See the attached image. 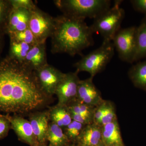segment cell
Here are the masks:
<instances>
[{
  "label": "cell",
  "instance_id": "obj_31",
  "mask_svg": "<svg viewBox=\"0 0 146 146\" xmlns=\"http://www.w3.org/2000/svg\"><path fill=\"white\" fill-rule=\"evenodd\" d=\"M78 146L77 145H76L75 144L73 143L72 144H69V145H68V146Z\"/></svg>",
  "mask_w": 146,
  "mask_h": 146
},
{
  "label": "cell",
  "instance_id": "obj_25",
  "mask_svg": "<svg viewBox=\"0 0 146 146\" xmlns=\"http://www.w3.org/2000/svg\"><path fill=\"white\" fill-rule=\"evenodd\" d=\"M11 129V125L8 114H0V139H3L8 135Z\"/></svg>",
  "mask_w": 146,
  "mask_h": 146
},
{
  "label": "cell",
  "instance_id": "obj_11",
  "mask_svg": "<svg viewBox=\"0 0 146 146\" xmlns=\"http://www.w3.org/2000/svg\"><path fill=\"white\" fill-rule=\"evenodd\" d=\"M28 116L39 145H47V133L50 122L48 110H37L31 112Z\"/></svg>",
  "mask_w": 146,
  "mask_h": 146
},
{
  "label": "cell",
  "instance_id": "obj_2",
  "mask_svg": "<svg viewBox=\"0 0 146 146\" xmlns=\"http://www.w3.org/2000/svg\"><path fill=\"white\" fill-rule=\"evenodd\" d=\"M51 38L52 53L81 55L82 51L94 44L90 26L83 19L62 14L54 18Z\"/></svg>",
  "mask_w": 146,
  "mask_h": 146
},
{
  "label": "cell",
  "instance_id": "obj_16",
  "mask_svg": "<svg viewBox=\"0 0 146 146\" xmlns=\"http://www.w3.org/2000/svg\"><path fill=\"white\" fill-rule=\"evenodd\" d=\"M48 110L50 122L56 124L63 129L72 121L70 113L67 106L57 104L53 106H48Z\"/></svg>",
  "mask_w": 146,
  "mask_h": 146
},
{
  "label": "cell",
  "instance_id": "obj_22",
  "mask_svg": "<svg viewBox=\"0 0 146 146\" xmlns=\"http://www.w3.org/2000/svg\"><path fill=\"white\" fill-rule=\"evenodd\" d=\"M11 41L23 42L32 46L39 43L29 29L23 31L10 32L8 33Z\"/></svg>",
  "mask_w": 146,
  "mask_h": 146
},
{
  "label": "cell",
  "instance_id": "obj_13",
  "mask_svg": "<svg viewBox=\"0 0 146 146\" xmlns=\"http://www.w3.org/2000/svg\"><path fill=\"white\" fill-rule=\"evenodd\" d=\"M23 63L34 71L48 64L46 43H38L32 46Z\"/></svg>",
  "mask_w": 146,
  "mask_h": 146
},
{
  "label": "cell",
  "instance_id": "obj_6",
  "mask_svg": "<svg viewBox=\"0 0 146 146\" xmlns=\"http://www.w3.org/2000/svg\"><path fill=\"white\" fill-rule=\"evenodd\" d=\"M137 27L120 29L115 35L112 42L121 60L127 63L135 62L136 50Z\"/></svg>",
  "mask_w": 146,
  "mask_h": 146
},
{
  "label": "cell",
  "instance_id": "obj_33",
  "mask_svg": "<svg viewBox=\"0 0 146 146\" xmlns=\"http://www.w3.org/2000/svg\"><path fill=\"white\" fill-rule=\"evenodd\" d=\"M101 146L100 145H99V146Z\"/></svg>",
  "mask_w": 146,
  "mask_h": 146
},
{
  "label": "cell",
  "instance_id": "obj_28",
  "mask_svg": "<svg viewBox=\"0 0 146 146\" xmlns=\"http://www.w3.org/2000/svg\"><path fill=\"white\" fill-rule=\"evenodd\" d=\"M130 2L135 10L146 15V0H132Z\"/></svg>",
  "mask_w": 146,
  "mask_h": 146
},
{
  "label": "cell",
  "instance_id": "obj_14",
  "mask_svg": "<svg viewBox=\"0 0 146 146\" xmlns=\"http://www.w3.org/2000/svg\"><path fill=\"white\" fill-rule=\"evenodd\" d=\"M31 11L23 8H12L9 18L7 32L23 31L28 29Z\"/></svg>",
  "mask_w": 146,
  "mask_h": 146
},
{
  "label": "cell",
  "instance_id": "obj_1",
  "mask_svg": "<svg viewBox=\"0 0 146 146\" xmlns=\"http://www.w3.org/2000/svg\"><path fill=\"white\" fill-rule=\"evenodd\" d=\"M40 88L35 72L9 56L0 62V112L28 115L52 102Z\"/></svg>",
  "mask_w": 146,
  "mask_h": 146
},
{
  "label": "cell",
  "instance_id": "obj_5",
  "mask_svg": "<svg viewBox=\"0 0 146 146\" xmlns=\"http://www.w3.org/2000/svg\"><path fill=\"white\" fill-rule=\"evenodd\" d=\"M112 41L103 40L101 46L74 64L76 72H86L93 78L98 73L104 70L111 60L115 52Z\"/></svg>",
  "mask_w": 146,
  "mask_h": 146
},
{
  "label": "cell",
  "instance_id": "obj_3",
  "mask_svg": "<svg viewBox=\"0 0 146 146\" xmlns=\"http://www.w3.org/2000/svg\"><path fill=\"white\" fill-rule=\"evenodd\" d=\"M54 5L63 14L85 20L95 19L111 7L110 0H56Z\"/></svg>",
  "mask_w": 146,
  "mask_h": 146
},
{
  "label": "cell",
  "instance_id": "obj_29",
  "mask_svg": "<svg viewBox=\"0 0 146 146\" xmlns=\"http://www.w3.org/2000/svg\"><path fill=\"white\" fill-rule=\"evenodd\" d=\"M70 114L73 121L81 123L84 125H86L89 124L91 122V118L88 117L84 115L75 113H70Z\"/></svg>",
  "mask_w": 146,
  "mask_h": 146
},
{
  "label": "cell",
  "instance_id": "obj_30",
  "mask_svg": "<svg viewBox=\"0 0 146 146\" xmlns=\"http://www.w3.org/2000/svg\"><path fill=\"white\" fill-rule=\"evenodd\" d=\"M106 104H102L94 112V119L98 123H100L102 118L104 115L106 107Z\"/></svg>",
  "mask_w": 146,
  "mask_h": 146
},
{
  "label": "cell",
  "instance_id": "obj_9",
  "mask_svg": "<svg viewBox=\"0 0 146 146\" xmlns=\"http://www.w3.org/2000/svg\"><path fill=\"white\" fill-rule=\"evenodd\" d=\"M78 73H65V76L57 86L55 94L58 104L67 106L77 100L78 88L80 80Z\"/></svg>",
  "mask_w": 146,
  "mask_h": 146
},
{
  "label": "cell",
  "instance_id": "obj_24",
  "mask_svg": "<svg viewBox=\"0 0 146 146\" xmlns=\"http://www.w3.org/2000/svg\"><path fill=\"white\" fill-rule=\"evenodd\" d=\"M12 9L10 1L0 0V29L5 28L7 31L9 18Z\"/></svg>",
  "mask_w": 146,
  "mask_h": 146
},
{
  "label": "cell",
  "instance_id": "obj_17",
  "mask_svg": "<svg viewBox=\"0 0 146 146\" xmlns=\"http://www.w3.org/2000/svg\"><path fill=\"white\" fill-rule=\"evenodd\" d=\"M102 138L107 146H123L119 128L116 120L103 126Z\"/></svg>",
  "mask_w": 146,
  "mask_h": 146
},
{
  "label": "cell",
  "instance_id": "obj_7",
  "mask_svg": "<svg viewBox=\"0 0 146 146\" xmlns=\"http://www.w3.org/2000/svg\"><path fill=\"white\" fill-rule=\"evenodd\" d=\"M54 26V18L37 7L31 11L28 28L39 43H46L47 38L51 36Z\"/></svg>",
  "mask_w": 146,
  "mask_h": 146
},
{
  "label": "cell",
  "instance_id": "obj_18",
  "mask_svg": "<svg viewBox=\"0 0 146 146\" xmlns=\"http://www.w3.org/2000/svg\"><path fill=\"white\" fill-rule=\"evenodd\" d=\"M47 140L50 146H67L71 143L63 129L51 122L49 124Z\"/></svg>",
  "mask_w": 146,
  "mask_h": 146
},
{
  "label": "cell",
  "instance_id": "obj_15",
  "mask_svg": "<svg viewBox=\"0 0 146 146\" xmlns=\"http://www.w3.org/2000/svg\"><path fill=\"white\" fill-rule=\"evenodd\" d=\"M102 141V130L98 126L89 124L84 127L76 143L78 146H98Z\"/></svg>",
  "mask_w": 146,
  "mask_h": 146
},
{
  "label": "cell",
  "instance_id": "obj_20",
  "mask_svg": "<svg viewBox=\"0 0 146 146\" xmlns=\"http://www.w3.org/2000/svg\"><path fill=\"white\" fill-rule=\"evenodd\" d=\"M129 75L135 86L146 91V60L132 66Z\"/></svg>",
  "mask_w": 146,
  "mask_h": 146
},
{
  "label": "cell",
  "instance_id": "obj_27",
  "mask_svg": "<svg viewBox=\"0 0 146 146\" xmlns=\"http://www.w3.org/2000/svg\"><path fill=\"white\" fill-rule=\"evenodd\" d=\"M115 114L114 110L111 106L106 104L104 115L102 118L100 124L103 126L115 121Z\"/></svg>",
  "mask_w": 146,
  "mask_h": 146
},
{
  "label": "cell",
  "instance_id": "obj_32",
  "mask_svg": "<svg viewBox=\"0 0 146 146\" xmlns=\"http://www.w3.org/2000/svg\"><path fill=\"white\" fill-rule=\"evenodd\" d=\"M49 146V145H44V146Z\"/></svg>",
  "mask_w": 146,
  "mask_h": 146
},
{
  "label": "cell",
  "instance_id": "obj_21",
  "mask_svg": "<svg viewBox=\"0 0 146 146\" xmlns=\"http://www.w3.org/2000/svg\"><path fill=\"white\" fill-rule=\"evenodd\" d=\"M33 46L23 42L11 40L9 57L23 63Z\"/></svg>",
  "mask_w": 146,
  "mask_h": 146
},
{
  "label": "cell",
  "instance_id": "obj_8",
  "mask_svg": "<svg viewBox=\"0 0 146 146\" xmlns=\"http://www.w3.org/2000/svg\"><path fill=\"white\" fill-rule=\"evenodd\" d=\"M35 72L41 89L48 96L52 98L65 73L48 64Z\"/></svg>",
  "mask_w": 146,
  "mask_h": 146
},
{
  "label": "cell",
  "instance_id": "obj_10",
  "mask_svg": "<svg viewBox=\"0 0 146 146\" xmlns=\"http://www.w3.org/2000/svg\"><path fill=\"white\" fill-rule=\"evenodd\" d=\"M11 129H13L18 140L30 146H39L28 119L24 116L16 114H8Z\"/></svg>",
  "mask_w": 146,
  "mask_h": 146
},
{
  "label": "cell",
  "instance_id": "obj_12",
  "mask_svg": "<svg viewBox=\"0 0 146 146\" xmlns=\"http://www.w3.org/2000/svg\"><path fill=\"white\" fill-rule=\"evenodd\" d=\"M93 78L91 77L80 80L77 98L79 101L91 106L99 105L102 101L100 94L93 83Z\"/></svg>",
  "mask_w": 146,
  "mask_h": 146
},
{
  "label": "cell",
  "instance_id": "obj_23",
  "mask_svg": "<svg viewBox=\"0 0 146 146\" xmlns=\"http://www.w3.org/2000/svg\"><path fill=\"white\" fill-rule=\"evenodd\" d=\"M84 126L81 123L72 120L69 125L63 129V131L70 142L75 144Z\"/></svg>",
  "mask_w": 146,
  "mask_h": 146
},
{
  "label": "cell",
  "instance_id": "obj_4",
  "mask_svg": "<svg viewBox=\"0 0 146 146\" xmlns=\"http://www.w3.org/2000/svg\"><path fill=\"white\" fill-rule=\"evenodd\" d=\"M114 5L94 19L90 28L93 33L100 35L104 40L112 41L121 29L125 12L120 7L122 1H114Z\"/></svg>",
  "mask_w": 146,
  "mask_h": 146
},
{
  "label": "cell",
  "instance_id": "obj_26",
  "mask_svg": "<svg viewBox=\"0 0 146 146\" xmlns=\"http://www.w3.org/2000/svg\"><path fill=\"white\" fill-rule=\"evenodd\" d=\"M10 1L12 8H23L31 11L37 7L31 0H12Z\"/></svg>",
  "mask_w": 146,
  "mask_h": 146
},
{
  "label": "cell",
  "instance_id": "obj_19",
  "mask_svg": "<svg viewBox=\"0 0 146 146\" xmlns=\"http://www.w3.org/2000/svg\"><path fill=\"white\" fill-rule=\"evenodd\" d=\"M136 50L135 62L146 58V15L137 27Z\"/></svg>",
  "mask_w": 146,
  "mask_h": 146
}]
</instances>
